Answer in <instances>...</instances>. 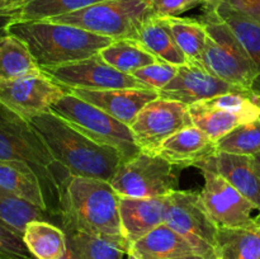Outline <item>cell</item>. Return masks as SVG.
<instances>
[{
    "label": "cell",
    "mask_w": 260,
    "mask_h": 259,
    "mask_svg": "<svg viewBox=\"0 0 260 259\" xmlns=\"http://www.w3.org/2000/svg\"><path fill=\"white\" fill-rule=\"evenodd\" d=\"M61 228L99 236L128 253L122 233L119 196L111 182L69 175L61 189Z\"/></svg>",
    "instance_id": "cell-1"
},
{
    "label": "cell",
    "mask_w": 260,
    "mask_h": 259,
    "mask_svg": "<svg viewBox=\"0 0 260 259\" xmlns=\"http://www.w3.org/2000/svg\"><path fill=\"white\" fill-rule=\"evenodd\" d=\"M29 123L70 175L111 182L122 163L116 149L93 141L53 112L33 117Z\"/></svg>",
    "instance_id": "cell-2"
},
{
    "label": "cell",
    "mask_w": 260,
    "mask_h": 259,
    "mask_svg": "<svg viewBox=\"0 0 260 259\" xmlns=\"http://www.w3.org/2000/svg\"><path fill=\"white\" fill-rule=\"evenodd\" d=\"M8 33L27 46L41 70L91 57L114 41L51 20H12Z\"/></svg>",
    "instance_id": "cell-3"
},
{
    "label": "cell",
    "mask_w": 260,
    "mask_h": 259,
    "mask_svg": "<svg viewBox=\"0 0 260 259\" xmlns=\"http://www.w3.org/2000/svg\"><path fill=\"white\" fill-rule=\"evenodd\" d=\"M0 160L27 163L40 178L47 210L60 223L61 189L69 173L57 164L38 132L25 119L0 106Z\"/></svg>",
    "instance_id": "cell-4"
},
{
    "label": "cell",
    "mask_w": 260,
    "mask_h": 259,
    "mask_svg": "<svg viewBox=\"0 0 260 259\" xmlns=\"http://www.w3.org/2000/svg\"><path fill=\"white\" fill-rule=\"evenodd\" d=\"M200 20L207 32L203 68L250 94L256 69L246 48L211 4L205 5V13Z\"/></svg>",
    "instance_id": "cell-5"
},
{
    "label": "cell",
    "mask_w": 260,
    "mask_h": 259,
    "mask_svg": "<svg viewBox=\"0 0 260 259\" xmlns=\"http://www.w3.org/2000/svg\"><path fill=\"white\" fill-rule=\"evenodd\" d=\"M154 15L146 0H104L48 20L75 25L117 41L135 40L139 28Z\"/></svg>",
    "instance_id": "cell-6"
},
{
    "label": "cell",
    "mask_w": 260,
    "mask_h": 259,
    "mask_svg": "<svg viewBox=\"0 0 260 259\" xmlns=\"http://www.w3.org/2000/svg\"><path fill=\"white\" fill-rule=\"evenodd\" d=\"M50 111L62 117L93 141L116 149L121 154L122 161L141 152L131 127L74 94L70 93L61 98Z\"/></svg>",
    "instance_id": "cell-7"
},
{
    "label": "cell",
    "mask_w": 260,
    "mask_h": 259,
    "mask_svg": "<svg viewBox=\"0 0 260 259\" xmlns=\"http://www.w3.org/2000/svg\"><path fill=\"white\" fill-rule=\"evenodd\" d=\"M111 184L121 197H167L179 190V177L175 165L159 155L141 151L119 164Z\"/></svg>",
    "instance_id": "cell-8"
},
{
    "label": "cell",
    "mask_w": 260,
    "mask_h": 259,
    "mask_svg": "<svg viewBox=\"0 0 260 259\" xmlns=\"http://www.w3.org/2000/svg\"><path fill=\"white\" fill-rule=\"evenodd\" d=\"M165 223L174 229L205 259H217L218 228L203 206L200 193L177 190L169 196Z\"/></svg>",
    "instance_id": "cell-9"
},
{
    "label": "cell",
    "mask_w": 260,
    "mask_h": 259,
    "mask_svg": "<svg viewBox=\"0 0 260 259\" xmlns=\"http://www.w3.org/2000/svg\"><path fill=\"white\" fill-rule=\"evenodd\" d=\"M70 93L41 70L0 84V106L29 122Z\"/></svg>",
    "instance_id": "cell-10"
},
{
    "label": "cell",
    "mask_w": 260,
    "mask_h": 259,
    "mask_svg": "<svg viewBox=\"0 0 260 259\" xmlns=\"http://www.w3.org/2000/svg\"><path fill=\"white\" fill-rule=\"evenodd\" d=\"M192 126L189 107L159 96L140 111L129 127L141 151L152 152L168 137Z\"/></svg>",
    "instance_id": "cell-11"
},
{
    "label": "cell",
    "mask_w": 260,
    "mask_h": 259,
    "mask_svg": "<svg viewBox=\"0 0 260 259\" xmlns=\"http://www.w3.org/2000/svg\"><path fill=\"white\" fill-rule=\"evenodd\" d=\"M42 71L56 83L66 86L70 90L71 89L107 90V89L147 88L135 76L122 73L106 62L99 53L75 62L43 69Z\"/></svg>",
    "instance_id": "cell-12"
},
{
    "label": "cell",
    "mask_w": 260,
    "mask_h": 259,
    "mask_svg": "<svg viewBox=\"0 0 260 259\" xmlns=\"http://www.w3.org/2000/svg\"><path fill=\"white\" fill-rule=\"evenodd\" d=\"M205 187L201 195L203 206L218 229L249 228L255 223V206L226 179L202 170Z\"/></svg>",
    "instance_id": "cell-13"
},
{
    "label": "cell",
    "mask_w": 260,
    "mask_h": 259,
    "mask_svg": "<svg viewBox=\"0 0 260 259\" xmlns=\"http://www.w3.org/2000/svg\"><path fill=\"white\" fill-rule=\"evenodd\" d=\"M228 93L245 91L208 73L206 69L187 63L179 66L175 78L165 88L159 90V96L169 101L180 102L189 107Z\"/></svg>",
    "instance_id": "cell-14"
},
{
    "label": "cell",
    "mask_w": 260,
    "mask_h": 259,
    "mask_svg": "<svg viewBox=\"0 0 260 259\" xmlns=\"http://www.w3.org/2000/svg\"><path fill=\"white\" fill-rule=\"evenodd\" d=\"M196 168L222 177L260 211V173L254 156L216 151Z\"/></svg>",
    "instance_id": "cell-15"
},
{
    "label": "cell",
    "mask_w": 260,
    "mask_h": 259,
    "mask_svg": "<svg viewBox=\"0 0 260 259\" xmlns=\"http://www.w3.org/2000/svg\"><path fill=\"white\" fill-rule=\"evenodd\" d=\"M71 94L98 107L127 126H131L137 114L147 103L159 98V91L150 88H123L107 90L71 89Z\"/></svg>",
    "instance_id": "cell-16"
},
{
    "label": "cell",
    "mask_w": 260,
    "mask_h": 259,
    "mask_svg": "<svg viewBox=\"0 0 260 259\" xmlns=\"http://www.w3.org/2000/svg\"><path fill=\"white\" fill-rule=\"evenodd\" d=\"M169 196L156 198H131L119 196L122 233L129 245L165 222Z\"/></svg>",
    "instance_id": "cell-17"
},
{
    "label": "cell",
    "mask_w": 260,
    "mask_h": 259,
    "mask_svg": "<svg viewBox=\"0 0 260 259\" xmlns=\"http://www.w3.org/2000/svg\"><path fill=\"white\" fill-rule=\"evenodd\" d=\"M217 151L216 142L196 126L180 130L168 137L150 154L161 156L175 167H196Z\"/></svg>",
    "instance_id": "cell-18"
},
{
    "label": "cell",
    "mask_w": 260,
    "mask_h": 259,
    "mask_svg": "<svg viewBox=\"0 0 260 259\" xmlns=\"http://www.w3.org/2000/svg\"><path fill=\"white\" fill-rule=\"evenodd\" d=\"M128 253L140 259H179L197 255L193 246L165 222L135 241Z\"/></svg>",
    "instance_id": "cell-19"
},
{
    "label": "cell",
    "mask_w": 260,
    "mask_h": 259,
    "mask_svg": "<svg viewBox=\"0 0 260 259\" xmlns=\"http://www.w3.org/2000/svg\"><path fill=\"white\" fill-rule=\"evenodd\" d=\"M135 40L162 62L187 65L188 60L178 46L165 17L149 18L137 30Z\"/></svg>",
    "instance_id": "cell-20"
},
{
    "label": "cell",
    "mask_w": 260,
    "mask_h": 259,
    "mask_svg": "<svg viewBox=\"0 0 260 259\" xmlns=\"http://www.w3.org/2000/svg\"><path fill=\"white\" fill-rule=\"evenodd\" d=\"M0 187L48 212L42 183L27 163L0 160Z\"/></svg>",
    "instance_id": "cell-21"
},
{
    "label": "cell",
    "mask_w": 260,
    "mask_h": 259,
    "mask_svg": "<svg viewBox=\"0 0 260 259\" xmlns=\"http://www.w3.org/2000/svg\"><path fill=\"white\" fill-rule=\"evenodd\" d=\"M23 240L36 259H61L68 251L65 230L50 221L36 220L28 223Z\"/></svg>",
    "instance_id": "cell-22"
},
{
    "label": "cell",
    "mask_w": 260,
    "mask_h": 259,
    "mask_svg": "<svg viewBox=\"0 0 260 259\" xmlns=\"http://www.w3.org/2000/svg\"><path fill=\"white\" fill-rule=\"evenodd\" d=\"M211 5L215 8L217 14L225 20L226 24L234 30L236 37L240 40V42L250 55L256 69V78L251 86L250 94L260 98V25L231 9L221 0H216L211 3Z\"/></svg>",
    "instance_id": "cell-23"
},
{
    "label": "cell",
    "mask_w": 260,
    "mask_h": 259,
    "mask_svg": "<svg viewBox=\"0 0 260 259\" xmlns=\"http://www.w3.org/2000/svg\"><path fill=\"white\" fill-rule=\"evenodd\" d=\"M216 255L222 259H260V223L218 229Z\"/></svg>",
    "instance_id": "cell-24"
},
{
    "label": "cell",
    "mask_w": 260,
    "mask_h": 259,
    "mask_svg": "<svg viewBox=\"0 0 260 259\" xmlns=\"http://www.w3.org/2000/svg\"><path fill=\"white\" fill-rule=\"evenodd\" d=\"M178 46L187 57L188 63L203 68L207 32L200 19L182 17H165ZM205 69V68H203Z\"/></svg>",
    "instance_id": "cell-25"
},
{
    "label": "cell",
    "mask_w": 260,
    "mask_h": 259,
    "mask_svg": "<svg viewBox=\"0 0 260 259\" xmlns=\"http://www.w3.org/2000/svg\"><path fill=\"white\" fill-rule=\"evenodd\" d=\"M41 71L27 46L12 35L0 38V84Z\"/></svg>",
    "instance_id": "cell-26"
},
{
    "label": "cell",
    "mask_w": 260,
    "mask_h": 259,
    "mask_svg": "<svg viewBox=\"0 0 260 259\" xmlns=\"http://www.w3.org/2000/svg\"><path fill=\"white\" fill-rule=\"evenodd\" d=\"M99 55L109 65L128 75H132L139 69L159 61L136 40L131 38L113 41L101 50Z\"/></svg>",
    "instance_id": "cell-27"
},
{
    "label": "cell",
    "mask_w": 260,
    "mask_h": 259,
    "mask_svg": "<svg viewBox=\"0 0 260 259\" xmlns=\"http://www.w3.org/2000/svg\"><path fill=\"white\" fill-rule=\"evenodd\" d=\"M189 112L193 124L215 142L243 124V121L235 114L226 109L211 106L206 101L189 106Z\"/></svg>",
    "instance_id": "cell-28"
},
{
    "label": "cell",
    "mask_w": 260,
    "mask_h": 259,
    "mask_svg": "<svg viewBox=\"0 0 260 259\" xmlns=\"http://www.w3.org/2000/svg\"><path fill=\"white\" fill-rule=\"evenodd\" d=\"M51 217L53 216L50 212L0 187V221L7 223L20 235L24 234L27 225L32 221H50Z\"/></svg>",
    "instance_id": "cell-29"
},
{
    "label": "cell",
    "mask_w": 260,
    "mask_h": 259,
    "mask_svg": "<svg viewBox=\"0 0 260 259\" xmlns=\"http://www.w3.org/2000/svg\"><path fill=\"white\" fill-rule=\"evenodd\" d=\"M104 0H25L14 20H48Z\"/></svg>",
    "instance_id": "cell-30"
},
{
    "label": "cell",
    "mask_w": 260,
    "mask_h": 259,
    "mask_svg": "<svg viewBox=\"0 0 260 259\" xmlns=\"http://www.w3.org/2000/svg\"><path fill=\"white\" fill-rule=\"evenodd\" d=\"M68 245L79 259H123L124 253L114 244L78 230H65Z\"/></svg>",
    "instance_id": "cell-31"
},
{
    "label": "cell",
    "mask_w": 260,
    "mask_h": 259,
    "mask_svg": "<svg viewBox=\"0 0 260 259\" xmlns=\"http://www.w3.org/2000/svg\"><path fill=\"white\" fill-rule=\"evenodd\" d=\"M217 151L238 155H254L260 152V118L243 123L216 141Z\"/></svg>",
    "instance_id": "cell-32"
},
{
    "label": "cell",
    "mask_w": 260,
    "mask_h": 259,
    "mask_svg": "<svg viewBox=\"0 0 260 259\" xmlns=\"http://www.w3.org/2000/svg\"><path fill=\"white\" fill-rule=\"evenodd\" d=\"M178 69H179V66L173 65V63L157 61L151 65L139 69L132 74V76H135L137 80L141 81L147 88L159 91L175 78Z\"/></svg>",
    "instance_id": "cell-33"
},
{
    "label": "cell",
    "mask_w": 260,
    "mask_h": 259,
    "mask_svg": "<svg viewBox=\"0 0 260 259\" xmlns=\"http://www.w3.org/2000/svg\"><path fill=\"white\" fill-rule=\"evenodd\" d=\"M0 253L23 258H35L25 246L23 235L13 230L3 221H0Z\"/></svg>",
    "instance_id": "cell-34"
},
{
    "label": "cell",
    "mask_w": 260,
    "mask_h": 259,
    "mask_svg": "<svg viewBox=\"0 0 260 259\" xmlns=\"http://www.w3.org/2000/svg\"><path fill=\"white\" fill-rule=\"evenodd\" d=\"M157 17H179V14L197 7V0H146Z\"/></svg>",
    "instance_id": "cell-35"
},
{
    "label": "cell",
    "mask_w": 260,
    "mask_h": 259,
    "mask_svg": "<svg viewBox=\"0 0 260 259\" xmlns=\"http://www.w3.org/2000/svg\"><path fill=\"white\" fill-rule=\"evenodd\" d=\"M251 22L260 25V0H221Z\"/></svg>",
    "instance_id": "cell-36"
},
{
    "label": "cell",
    "mask_w": 260,
    "mask_h": 259,
    "mask_svg": "<svg viewBox=\"0 0 260 259\" xmlns=\"http://www.w3.org/2000/svg\"><path fill=\"white\" fill-rule=\"evenodd\" d=\"M25 0H0V17H13L22 8Z\"/></svg>",
    "instance_id": "cell-37"
},
{
    "label": "cell",
    "mask_w": 260,
    "mask_h": 259,
    "mask_svg": "<svg viewBox=\"0 0 260 259\" xmlns=\"http://www.w3.org/2000/svg\"><path fill=\"white\" fill-rule=\"evenodd\" d=\"M12 20H14L13 17H0V38L8 35V25Z\"/></svg>",
    "instance_id": "cell-38"
},
{
    "label": "cell",
    "mask_w": 260,
    "mask_h": 259,
    "mask_svg": "<svg viewBox=\"0 0 260 259\" xmlns=\"http://www.w3.org/2000/svg\"><path fill=\"white\" fill-rule=\"evenodd\" d=\"M0 259H36V258H23V256L9 255V254H3V253H0Z\"/></svg>",
    "instance_id": "cell-39"
},
{
    "label": "cell",
    "mask_w": 260,
    "mask_h": 259,
    "mask_svg": "<svg viewBox=\"0 0 260 259\" xmlns=\"http://www.w3.org/2000/svg\"><path fill=\"white\" fill-rule=\"evenodd\" d=\"M254 159H255V163H256V165H258V169H259V173H260V152H259V154L254 155Z\"/></svg>",
    "instance_id": "cell-40"
},
{
    "label": "cell",
    "mask_w": 260,
    "mask_h": 259,
    "mask_svg": "<svg viewBox=\"0 0 260 259\" xmlns=\"http://www.w3.org/2000/svg\"><path fill=\"white\" fill-rule=\"evenodd\" d=\"M179 259H205L200 255H190V256H185V258H179Z\"/></svg>",
    "instance_id": "cell-41"
},
{
    "label": "cell",
    "mask_w": 260,
    "mask_h": 259,
    "mask_svg": "<svg viewBox=\"0 0 260 259\" xmlns=\"http://www.w3.org/2000/svg\"><path fill=\"white\" fill-rule=\"evenodd\" d=\"M197 2H200L201 4H211V3H213V2H216V0H197Z\"/></svg>",
    "instance_id": "cell-42"
},
{
    "label": "cell",
    "mask_w": 260,
    "mask_h": 259,
    "mask_svg": "<svg viewBox=\"0 0 260 259\" xmlns=\"http://www.w3.org/2000/svg\"><path fill=\"white\" fill-rule=\"evenodd\" d=\"M127 259H140V258H137V256H135L134 254L128 253V254H127Z\"/></svg>",
    "instance_id": "cell-43"
},
{
    "label": "cell",
    "mask_w": 260,
    "mask_h": 259,
    "mask_svg": "<svg viewBox=\"0 0 260 259\" xmlns=\"http://www.w3.org/2000/svg\"><path fill=\"white\" fill-rule=\"evenodd\" d=\"M255 221L258 223H260V211H259V213H258V216H255Z\"/></svg>",
    "instance_id": "cell-44"
},
{
    "label": "cell",
    "mask_w": 260,
    "mask_h": 259,
    "mask_svg": "<svg viewBox=\"0 0 260 259\" xmlns=\"http://www.w3.org/2000/svg\"><path fill=\"white\" fill-rule=\"evenodd\" d=\"M254 99H255V102H256V103H258L259 106H260V98H259V96H254Z\"/></svg>",
    "instance_id": "cell-45"
},
{
    "label": "cell",
    "mask_w": 260,
    "mask_h": 259,
    "mask_svg": "<svg viewBox=\"0 0 260 259\" xmlns=\"http://www.w3.org/2000/svg\"><path fill=\"white\" fill-rule=\"evenodd\" d=\"M217 259H222V258H217Z\"/></svg>",
    "instance_id": "cell-46"
}]
</instances>
